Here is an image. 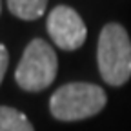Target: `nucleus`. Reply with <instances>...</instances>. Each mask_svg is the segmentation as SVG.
<instances>
[{"label":"nucleus","instance_id":"obj_1","mask_svg":"<svg viewBox=\"0 0 131 131\" xmlns=\"http://www.w3.org/2000/svg\"><path fill=\"white\" fill-rule=\"evenodd\" d=\"M107 102L106 91L88 82H71L58 88L49 100V111L57 120L75 122L98 115Z\"/></svg>","mask_w":131,"mask_h":131},{"label":"nucleus","instance_id":"obj_2","mask_svg":"<svg viewBox=\"0 0 131 131\" xmlns=\"http://www.w3.org/2000/svg\"><path fill=\"white\" fill-rule=\"evenodd\" d=\"M98 71L109 86H122L131 77V40L120 24H107L98 37Z\"/></svg>","mask_w":131,"mask_h":131},{"label":"nucleus","instance_id":"obj_3","mask_svg":"<svg viewBox=\"0 0 131 131\" xmlns=\"http://www.w3.org/2000/svg\"><path fill=\"white\" fill-rule=\"evenodd\" d=\"M57 71L58 60L53 47L42 38H35L24 49L15 71V80L24 91L38 93L53 84Z\"/></svg>","mask_w":131,"mask_h":131},{"label":"nucleus","instance_id":"obj_4","mask_svg":"<svg viewBox=\"0 0 131 131\" xmlns=\"http://www.w3.org/2000/svg\"><path fill=\"white\" fill-rule=\"evenodd\" d=\"M47 33L64 51H75L86 42L88 29L80 15L68 6H57L47 16Z\"/></svg>","mask_w":131,"mask_h":131},{"label":"nucleus","instance_id":"obj_5","mask_svg":"<svg viewBox=\"0 0 131 131\" xmlns=\"http://www.w3.org/2000/svg\"><path fill=\"white\" fill-rule=\"evenodd\" d=\"M47 0H7L9 11L22 20H37L44 15Z\"/></svg>","mask_w":131,"mask_h":131},{"label":"nucleus","instance_id":"obj_6","mask_svg":"<svg viewBox=\"0 0 131 131\" xmlns=\"http://www.w3.org/2000/svg\"><path fill=\"white\" fill-rule=\"evenodd\" d=\"M0 131H35L24 113L15 107L0 106Z\"/></svg>","mask_w":131,"mask_h":131},{"label":"nucleus","instance_id":"obj_7","mask_svg":"<svg viewBox=\"0 0 131 131\" xmlns=\"http://www.w3.org/2000/svg\"><path fill=\"white\" fill-rule=\"evenodd\" d=\"M7 64H9V53L4 44H0V84L4 80V75L7 71Z\"/></svg>","mask_w":131,"mask_h":131},{"label":"nucleus","instance_id":"obj_8","mask_svg":"<svg viewBox=\"0 0 131 131\" xmlns=\"http://www.w3.org/2000/svg\"><path fill=\"white\" fill-rule=\"evenodd\" d=\"M0 11H2V4H0Z\"/></svg>","mask_w":131,"mask_h":131}]
</instances>
